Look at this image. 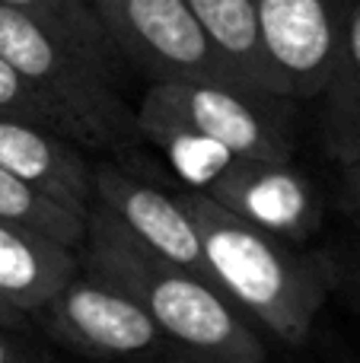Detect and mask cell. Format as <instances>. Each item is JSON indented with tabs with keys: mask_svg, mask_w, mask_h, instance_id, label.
Returning a JSON list of instances; mask_svg holds the SVG:
<instances>
[{
	"mask_svg": "<svg viewBox=\"0 0 360 363\" xmlns=\"http://www.w3.org/2000/svg\"><path fill=\"white\" fill-rule=\"evenodd\" d=\"M86 274L125 290L163 332L191 354L230 363H261L265 345L249 319L201 274L140 245L102 207H89L83 236Z\"/></svg>",
	"mask_w": 360,
	"mask_h": 363,
	"instance_id": "cell-1",
	"label": "cell"
},
{
	"mask_svg": "<svg viewBox=\"0 0 360 363\" xmlns=\"http://www.w3.org/2000/svg\"><path fill=\"white\" fill-rule=\"evenodd\" d=\"M201 242L208 281L240 309L287 345H303L322 313L329 274L300 255L287 239L230 213L201 191H182Z\"/></svg>",
	"mask_w": 360,
	"mask_h": 363,
	"instance_id": "cell-2",
	"label": "cell"
},
{
	"mask_svg": "<svg viewBox=\"0 0 360 363\" xmlns=\"http://www.w3.org/2000/svg\"><path fill=\"white\" fill-rule=\"evenodd\" d=\"M0 57L57 108L74 140L108 147L131 131L134 118L115 93L112 64L6 6H0Z\"/></svg>",
	"mask_w": 360,
	"mask_h": 363,
	"instance_id": "cell-3",
	"label": "cell"
},
{
	"mask_svg": "<svg viewBox=\"0 0 360 363\" xmlns=\"http://www.w3.org/2000/svg\"><path fill=\"white\" fill-rule=\"evenodd\" d=\"M121 57L153 80H204L252 89L233 74L185 0H89ZM259 96V93H255Z\"/></svg>",
	"mask_w": 360,
	"mask_h": 363,
	"instance_id": "cell-4",
	"label": "cell"
},
{
	"mask_svg": "<svg viewBox=\"0 0 360 363\" xmlns=\"http://www.w3.org/2000/svg\"><path fill=\"white\" fill-rule=\"evenodd\" d=\"M140 106L182 121L236 157L291 160V134L271 115L268 96L246 93L227 83L153 80Z\"/></svg>",
	"mask_w": 360,
	"mask_h": 363,
	"instance_id": "cell-5",
	"label": "cell"
},
{
	"mask_svg": "<svg viewBox=\"0 0 360 363\" xmlns=\"http://www.w3.org/2000/svg\"><path fill=\"white\" fill-rule=\"evenodd\" d=\"M259 42L278 96L325 93L342 55L344 4L338 0H252Z\"/></svg>",
	"mask_w": 360,
	"mask_h": 363,
	"instance_id": "cell-6",
	"label": "cell"
},
{
	"mask_svg": "<svg viewBox=\"0 0 360 363\" xmlns=\"http://www.w3.org/2000/svg\"><path fill=\"white\" fill-rule=\"evenodd\" d=\"M48 328L77 351L99 360L144 357L163 345L157 322L112 284L93 274H77L42 309Z\"/></svg>",
	"mask_w": 360,
	"mask_h": 363,
	"instance_id": "cell-7",
	"label": "cell"
},
{
	"mask_svg": "<svg viewBox=\"0 0 360 363\" xmlns=\"http://www.w3.org/2000/svg\"><path fill=\"white\" fill-rule=\"evenodd\" d=\"M201 194L287 242L313 236L322 217L316 188L303 172L293 169L291 160L236 157L227 172Z\"/></svg>",
	"mask_w": 360,
	"mask_h": 363,
	"instance_id": "cell-8",
	"label": "cell"
},
{
	"mask_svg": "<svg viewBox=\"0 0 360 363\" xmlns=\"http://www.w3.org/2000/svg\"><path fill=\"white\" fill-rule=\"evenodd\" d=\"M93 198L96 207L125 226L140 245L191 274L208 277L198 230L179 194H166L118 166H99L93 172Z\"/></svg>",
	"mask_w": 360,
	"mask_h": 363,
	"instance_id": "cell-9",
	"label": "cell"
},
{
	"mask_svg": "<svg viewBox=\"0 0 360 363\" xmlns=\"http://www.w3.org/2000/svg\"><path fill=\"white\" fill-rule=\"evenodd\" d=\"M0 166L77 217L93 207V169L74 140L51 128L0 118Z\"/></svg>",
	"mask_w": 360,
	"mask_h": 363,
	"instance_id": "cell-10",
	"label": "cell"
},
{
	"mask_svg": "<svg viewBox=\"0 0 360 363\" xmlns=\"http://www.w3.org/2000/svg\"><path fill=\"white\" fill-rule=\"evenodd\" d=\"M77 274V249L0 220V300L26 315L42 313Z\"/></svg>",
	"mask_w": 360,
	"mask_h": 363,
	"instance_id": "cell-11",
	"label": "cell"
},
{
	"mask_svg": "<svg viewBox=\"0 0 360 363\" xmlns=\"http://www.w3.org/2000/svg\"><path fill=\"white\" fill-rule=\"evenodd\" d=\"M220 51V57L233 67V74L246 83L252 93L274 99L278 86L268 70L265 51L259 42V23H255L252 0H185Z\"/></svg>",
	"mask_w": 360,
	"mask_h": 363,
	"instance_id": "cell-12",
	"label": "cell"
},
{
	"mask_svg": "<svg viewBox=\"0 0 360 363\" xmlns=\"http://www.w3.org/2000/svg\"><path fill=\"white\" fill-rule=\"evenodd\" d=\"M134 128L153 147L163 150L166 163L172 166L176 179L185 185V191H208L236 160V153H230L227 147L201 138L189 125H182V121L169 118L163 112H153V108L140 106L137 115H134Z\"/></svg>",
	"mask_w": 360,
	"mask_h": 363,
	"instance_id": "cell-13",
	"label": "cell"
},
{
	"mask_svg": "<svg viewBox=\"0 0 360 363\" xmlns=\"http://www.w3.org/2000/svg\"><path fill=\"white\" fill-rule=\"evenodd\" d=\"M325 93L332 96L329 138L342 160H354L360 153V0L344 4L342 55Z\"/></svg>",
	"mask_w": 360,
	"mask_h": 363,
	"instance_id": "cell-14",
	"label": "cell"
},
{
	"mask_svg": "<svg viewBox=\"0 0 360 363\" xmlns=\"http://www.w3.org/2000/svg\"><path fill=\"white\" fill-rule=\"evenodd\" d=\"M0 220L38 233L45 239H55L67 249H80L83 236H86V217L64 211L61 204L38 194L35 188L19 182L4 166H0Z\"/></svg>",
	"mask_w": 360,
	"mask_h": 363,
	"instance_id": "cell-15",
	"label": "cell"
},
{
	"mask_svg": "<svg viewBox=\"0 0 360 363\" xmlns=\"http://www.w3.org/2000/svg\"><path fill=\"white\" fill-rule=\"evenodd\" d=\"M0 6L48 26L51 32L64 35L70 45H77V48H83L86 55L99 57L106 64H115V57H118L89 0H0Z\"/></svg>",
	"mask_w": 360,
	"mask_h": 363,
	"instance_id": "cell-16",
	"label": "cell"
},
{
	"mask_svg": "<svg viewBox=\"0 0 360 363\" xmlns=\"http://www.w3.org/2000/svg\"><path fill=\"white\" fill-rule=\"evenodd\" d=\"M0 118H16V121H29V125H42V128H51V131L64 134L70 138L67 125L64 118L57 115V108L45 99L42 93L29 86L23 77L16 74L13 64H6L0 57ZM74 140V138H70ZM77 144V140H74Z\"/></svg>",
	"mask_w": 360,
	"mask_h": 363,
	"instance_id": "cell-17",
	"label": "cell"
},
{
	"mask_svg": "<svg viewBox=\"0 0 360 363\" xmlns=\"http://www.w3.org/2000/svg\"><path fill=\"white\" fill-rule=\"evenodd\" d=\"M23 325H26V313H19L16 306L0 300V328H23Z\"/></svg>",
	"mask_w": 360,
	"mask_h": 363,
	"instance_id": "cell-18",
	"label": "cell"
},
{
	"mask_svg": "<svg viewBox=\"0 0 360 363\" xmlns=\"http://www.w3.org/2000/svg\"><path fill=\"white\" fill-rule=\"evenodd\" d=\"M348 191L354 201V211L360 213V153L348 163Z\"/></svg>",
	"mask_w": 360,
	"mask_h": 363,
	"instance_id": "cell-19",
	"label": "cell"
},
{
	"mask_svg": "<svg viewBox=\"0 0 360 363\" xmlns=\"http://www.w3.org/2000/svg\"><path fill=\"white\" fill-rule=\"evenodd\" d=\"M6 332H10V328H0V363H19V351Z\"/></svg>",
	"mask_w": 360,
	"mask_h": 363,
	"instance_id": "cell-20",
	"label": "cell"
},
{
	"mask_svg": "<svg viewBox=\"0 0 360 363\" xmlns=\"http://www.w3.org/2000/svg\"><path fill=\"white\" fill-rule=\"evenodd\" d=\"M166 363H230V360H220V357H204V354H185V357H172Z\"/></svg>",
	"mask_w": 360,
	"mask_h": 363,
	"instance_id": "cell-21",
	"label": "cell"
}]
</instances>
